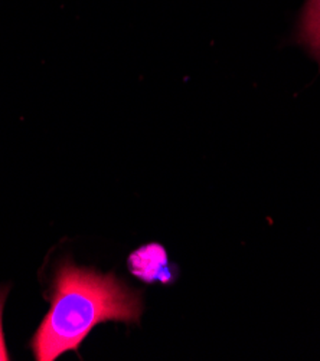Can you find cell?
Returning a JSON list of instances; mask_svg holds the SVG:
<instances>
[{"instance_id":"cell-1","label":"cell","mask_w":320,"mask_h":361,"mask_svg":"<svg viewBox=\"0 0 320 361\" xmlns=\"http://www.w3.org/2000/svg\"><path fill=\"white\" fill-rule=\"evenodd\" d=\"M141 312L140 294L116 275H101L65 262L55 276L51 310L33 336V355L38 361H52L77 350L98 324H136Z\"/></svg>"},{"instance_id":"cell-2","label":"cell","mask_w":320,"mask_h":361,"mask_svg":"<svg viewBox=\"0 0 320 361\" xmlns=\"http://www.w3.org/2000/svg\"><path fill=\"white\" fill-rule=\"evenodd\" d=\"M129 267L131 274L143 282H172V274L167 264L166 250L158 243L146 245L133 252L131 257L129 258Z\"/></svg>"},{"instance_id":"cell-3","label":"cell","mask_w":320,"mask_h":361,"mask_svg":"<svg viewBox=\"0 0 320 361\" xmlns=\"http://www.w3.org/2000/svg\"><path fill=\"white\" fill-rule=\"evenodd\" d=\"M297 41L320 66V0H309L302 16Z\"/></svg>"},{"instance_id":"cell-4","label":"cell","mask_w":320,"mask_h":361,"mask_svg":"<svg viewBox=\"0 0 320 361\" xmlns=\"http://www.w3.org/2000/svg\"><path fill=\"white\" fill-rule=\"evenodd\" d=\"M2 307H4V297L0 298V360H9V354L6 353L5 343H4V334H2Z\"/></svg>"}]
</instances>
